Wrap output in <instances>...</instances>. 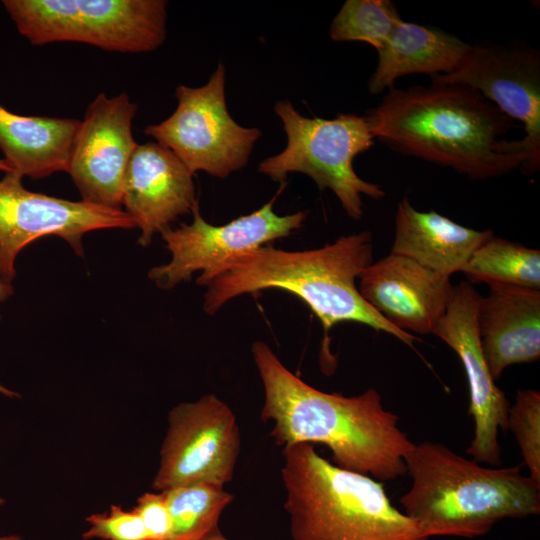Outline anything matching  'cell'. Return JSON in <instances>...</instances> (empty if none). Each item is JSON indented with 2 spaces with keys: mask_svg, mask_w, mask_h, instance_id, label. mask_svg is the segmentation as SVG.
Returning a JSON list of instances; mask_svg holds the SVG:
<instances>
[{
  "mask_svg": "<svg viewBox=\"0 0 540 540\" xmlns=\"http://www.w3.org/2000/svg\"><path fill=\"white\" fill-rule=\"evenodd\" d=\"M287 144L279 154L259 163L258 171L283 183L292 172L309 176L320 190L330 189L346 214L359 220L364 214L362 196L380 199L381 186L360 178L355 157L369 150L374 137L365 116L340 114L333 119L302 116L289 100L276 102Z\"/></svg>",
  "mask_w": 540,
  "mask_h": 540,
  "instance_id": "obj_6",
  "label": "cell"
},
{
  "mask_svg": "<svg viewBox=\"0 0 540 540\" xmlns=\"http://www.w3.org/2000/svg\"><path fill=\"white\" fill-rule=\"evenodd\" d=\"M432 83L471 88L512 120L520 121L525 135L520 140L526 154L524 171L540 165V54L524 47L471 45L452 72L431 77Z\"/></svg>",
  "mask_w": 540,
  "mask_h": 540,
  "instance_id": "obj_12",
  "label": "cell"
},
{
  "mask_svg": "<svg viewBox=\"0 0 540 540\" xmlns=\"http://www.w3.org/2000/svg\"><path fill=\"white\" fill-rule=\"evenodd\" d=\"M479 298L469 282L453 286L447 309L432 334L456 353L467 378L474 435L466 452L478 463L495 466L501 462L499 432L508 430L510 402L496 385L482 350L477 328Z\"/></svg>",
  "mask_w": 540,
  "mask_h": 540,
  "instance_id": "obj_13",
  "label": "cell"
},
{
  "mask_svg": "<svg viewBox=\"0 0 540 540\" xmlns=\"http://www.w3.org/2000/svg\"><path fill=\"white\" fill-rule=\"evenodd\" d=\"M161 492L171 518L168 540H202L218 528L220 515L234 499L223 486L206 482Z\"/></svg>",
  "mask_w": 540,
  "mask_h": 540,
  "instance_id": "obj_22",
  "label": "cell"
},
{
  "mask_svg": "<svg viewBox=\"0 0 540 540\" xmlns=\"http://www.w3.org/2000/svg\"><path fill=\"white\" fill-rule=\"evenodd\" d=\"M0 540H26V539L20 535L11 534V535L0 536Z\"/></svg>",
  "mask_w": 540,
  "mask_h": 540,
  "instance_id": "obj_30",
  "label": "cell"
},
{
  "mask_svg": "<svg viewBox=\"0 0 540 540\" xmlns=\"http://www.w3.org/2000/svg\"><path fill=\"white\" fill-rule=\"evenodd\" d=\"M372 262L369 231L341 236L333 243L304 251L264 245L218 269L207 286L203 309L214 315L235 297L280 289L301 299L320 320L325 334L341 322H357L413 348L419 339L389 323L359 293L356 280Z\"/></svg>",
  "mask_w": 540,
  "mask_h": 540,
  "instance_id": "obj_3",
  "label": "cell"
},
{
  "mask_svg": "<svg viewBox=\"0 0 540 540\" xmlns=\"http://www.w3.org/2000/svg\"><path fill=\"white\" fill-rule=\"evenodd\" d=\"M477 328L492 377L540 357V290L491 285L480 296Z\"/></svg>",
  "mask_w": 540,
  "mask_h": 540,
  "instance_id": "obj_17",
  "label": "cell"
},
{
  "mask_svg": "<svg viewBox=\"0 0 540 540\" xmlns=\"http://www.w3.org/2000/svg\"><path fill=\"white\" fill-rule=\"evenodd\" d=\"M404 463L412 483L402 512L428 539L479 537L500 520L540 513V482L519 465L485 467L431 441L414 444Z\"/></svg>",
  "mask_w": 540,
  "mask_h": 540,
  "instance_id": "obj_4",
  "label": "cell"
},
{
  "mask_svg": "<svg viewBox=\"0 0 540 540\" xmlns=\"http://www.w3.org/2000/svg\"><path fill=\"white\" fill-rule=\"evenodd\" d=\"M133 509L144 524L148 540H168L171 518L163 492L142 494Z\"/></svg>",
  "mask_w": 540,
  "mask_h": 540,
  "instance_id": "obj_26",
  "label": "cell"
},
{
  "mask_svg": "<svg viewBox=\"0 0 540 540\" xmlns=\"http://www.w3.org/2000/svg\"><path fill=\"white\" fill-rule=\"evenodd\" d=\"M401 21L392 1L347 0L331 23L330 37L336 42H365L378 52Z\"/></svg>",
  "mask_w": 540,
  "mask_h": 540,
  "instance_id": "obj_23",
  "label": "cell"
},
{
  "mask_svg": "<svg viewBox=\"0 0 540 540\" xmlns=\"http://www.w3.org/2000/svg\"><path fill=\"white\" fill-rule=\"evenodd\" d=\"M492 233L462 226L434 210L419 211L405 197L397 205L390 253L450 277L461 272L473 251Z\"/></svg>",
  "mask_w": 540,
  "mask_h": 540,
  "instance_id": "obj_18",
  "label": "cell"
},
{
  "mask_svg": "<svg viewBox=\"0 0 540 540\" xmlns=\"http://www.w3.org/2000/svg\"><path fill=\"white\" fill-rule=\"evenodd\" d=\"M283 459L293 540H428L381 481L336 466L310 443L284 447Z\"/></svg>",
  "mask_w": 540,
  "mask_h": 540,
  "instance_id": "obj_5",
  "label": "cell"
},
{
  "mask_svg": "<svg viewBox=\"0 0 540 540\" xmlns=\"http://www.w3.org/2000/svg\"><path fill=\"white\" fill-rule=\"evenodd\" d=\"M197 202L193 174L169 149L152 141L137 145L125 172L122 206L141 230V246Z\"/></svg>",
  "mask_w": 540,
  "mask_h": 540,
  "instance_id": "obj_16",
  "label": "cell"
},
{
  "mask_svg": "<svg viewBox=\"0 0 540 540\" xmlns=\"http://www.w3.org/2000/svg\"><path fill=\"white\" fill-rule=\"evenodd\" d=\"M471 45L442 30L402 20L386 45L368 81V91L380 94L394 87L398 78L410 74L430 77L454 71Z\"/></svg>",
  "mask_w": 540,
  "mask_h": 540,
  "instance_id": "obj_20",
  "label": "cell"
},
{
  "mask_svg": "<svg viewBox=\"0 0 540 540\" xmlns=\"http://www.w3.org/2000/svg\"><path fill=\"white\" fill-rule=\"evenodd\" d=\"M80 120L22 116L0 105V149L13 172L42 179L68 172Z\"/></svg>",
  "mask_w": 540,
  "mask_h": 540,
  "instance_id": "obj_19",
  "label": "cell"
},
{
  "mask_svg": "<svg viewBox=\"0 0 540 540\" xmlns=\"http://www.w3.org/2000/svg\"><path fill=\"white\" fill-rule=\"evenodd\" d=\"M251 352L265 394L260 418L273 422L277 445L324 444L333 464L381 482L406 474L404 455L414 443L376 389L356 396L326 393L286 368L265 342H253Z\"/></svg>",
  "mask_w": 540,
  "mask_h": 540,
  "instance_id": "obj_1",
  "label": "cell"
},
{
  "mask_svg": "<svg viewBox=\"0 0 540 540\" xmlns=\"http://www.w3.org/2000/svg\"><path fill=\"white\" fill-rule=\"evenodd\" d=\"M137 105L122 92H100L87 106L72 146L68 174L82 201L122 209L125 172L137 147L132 121Z\"/></svg>",
  "mask_w": 540,
  "mask_h": 540,
  "instance_id": "obj_14",
  "label": "cell"
},
{
  "mask_svg": "<svg viewBox=\"0 0 540 540\" xmlns=\"http://www.w3.org/2000/svg\"><path fill=\"white\" fill-rule=\"evenodd\" d=\"M508 429L518 443L529 476L540 482V392L518 390L508 412Z\"/></svg>",
  "mask_w": 540,
  "mask_h": 540,
  "instance_id": "obj_24",
  "label": "cell"
},
{
  "mask_svg": "<svg viewBox=\"0 0 540 540\" xmlns=\"http://www.w3.org/2000/svg\"><path fill=\"white\" fill-rule=\"evenodd\" d=\"M12 283L0 278V302L5 301L13 294Z\"/></svg>",
  "mask_w": 540,
  "mask_h": 540,
  "instance_id": "obj_27",
  "label": "cell"
},
{
  "mask_svg": "<svg viewBox=\"0 0 540 540\" xmlns=\"http://www.w3.org/2000/svg\"><path fill=\"white\" fill-rule=\"evenodd\" d=\"M365 118L374 139L390 149L472 179L524 171L526 166L520 140L503 139L515 121L465 86L391 87Z\"/></svg>",
  "mask_w": 540,
  "mask_h": 540,
  "instance_id": "obj_2",
  "label": "cell"
},
{
  "mask_svg": "<svg viewBox=\"0 0 540 540\" xmlns=\"http://www.w3.org/2000/svg\"><path fill=\"white\" fill-rule=\"evenodd\" d=\"M4 503H5V500L2 497H0V506L3 505Z\"/></svg>",
  "mask_w": 540,
  "mask_h": 540,
  "instance_id": "obj_32",
  "label": "cell"
},
{
  "mask_svg": "<svg viewBox=\"0 0 540 540\" xmlns=\"http://www.w3.org/2000/svg\"><path fill=\"white\" fill-rule=\"evenodd\" d=\"M0 171H3L5 173L7 172H13L11 167L5 162V160H0Z\"/></svg>",
  "mask_w": 540,
  "mask_h": 540,
  "instance_id": "obj_31",
  "label": "cell"
},
{
  "mask_svg": "<svg viewBox=\"0 0 540 540\" xmlns=\"http://www.w3.org/2000/svg\"><path fill=\"white\" fill-rule=\"evenodd\" d=\"M461 272L471 284L540 290V251L492 233L473 251Z\"/></svg>",
  "mask_w": 540,
  "mask_h": 540,
  "instance_id": "obj_21",
  "label": "cell"
},
{
  "mask_svg": "<svg viewBox=\"0 0 540 540\" xmlns=\"http://www.w3.org/2000/svg\"><path fill=\"white\" fill-rule=\"evenodd\" d=\"M0 393L10 398L20 397V395L17 392L10 390L2 386L1 384H0Z\"/></svg>",
  "mask_w": 540,
  "mask_h": 540,
  "instance_id": "obj_29",
  "label": "cell"
},
{
  "mask_svg": "<svg viewBox=\"0 0 540 540\" xmlns=\"http://www.w3.org/2000/svg\"><path fill=\"white\" fill-rule=\"evenodd\" d=\"M22 176L7 172L0 180V278L12 283L20 251L39 238H63L83 255L82 237L101 229L136 228L123 209L70 201L27 190Z\"/></svg>",
  "mask_w": 540,
  "mask_h": 540,
  "instance_id": "obj_11",
  "label": "cell"
},
{
  "mask_svg": "<svg viewBox=\"0 0 540 540\" xmlns=\"http://www.w3.org/2000/svg\"><path fill=\"white\" fill-rule=\"evenodd\" d=\"M274 200L275 197L258 210L220 226L202 217L198 201L191 212V224L169 226L160 232L171 259L153 267L149 279L159 288L171 289L201 271L196 283L207 287L218 269L230 259L301 229L308 213L298 211L280 216L273 209Z\"/></svg>",
  "mask_w": 540,
  "mask_h": 540,
  "instance_id": "obj_9",
  "label": "cell"
},
{
  "mask_svg": "<svg viewBox=\"0 0 540 540\" xmlns=\"http://www.w3.org/2000/svg\"><path fill=\"white\" fill-rule=\"evenodd\" d=\"M175 97V111L164 121L146 126L145 135L169 149L191 174L202 171L226 178L247 165L262 133L241 126L229 114L222 63L206 84L178 85Z\"/></svg>",
  "mask_w": 540,
  "mask_h": 540,
  "instance_id": "obj_8",
  "label": "cell"
},
{
  "mask_svg": "<svg viewBox=\"0 0 540 540\" xmlns=\"http://www.w3.org/2000/svg\"><path fill=\"white\" fill-rule=\"evenodd\" d=\"M358 279L362 298L389 323L410 334H432L453 291L450 277L393 253L372 262Z\"/></svg>",
  "mask_w": 540,
  "mask_h": 540,
  "instance_id": "obj_15",
  "label": "cell"
},
{
  "mask_svg": "<svg viewBox=\"0 0 540 540\" xmlns=\"http://www.w3.org/2000/svg\"><path fill=\"white\" fill-rule=\"evenodd\" d=\"M240 445L235 414L215 394L180 403L168 413L152 487L158 492L202 482L224 487L233 478Z\"/></svg>",
  "mask_w": 540,
  "mask_h": 540,
  "instance_id": "obj_10",
  "label": "cell"
},
{
  "mask_svg": "<svg viewBox=\"0 0 540 540\" xmlns=\"http://www.w3.org/2000/svg\"><path fill=\"white\" fill-rule=\"evenodd\" d=\"M85 520L89 527L82 537L87 540H148L144 524L134 509L111 505L109 510L91 514Z\"/></svg>",
  "mask_w": 540,
  "mask_h": 540,
  "instance_id": "obj_25",
  "label": "cell"
},
{
  "mask_svg": "<svg viewBox=\"0 0 540 540\" xmlns=\"http://www.w3.org/2000/svg\"><path fill=\"white\" fill-rule=\"evenodd\" d=\"M33 45L79 42L110 52L146 53L167 34L165 0H4Z\"/></svg>",
  "mask_w": 540,
  "mask_h": 540,
  "instance_id": "obj_7",
  "label": "cell"
},
{
  "mask_svg": "<svg viewBox=\"0 0 540 540\" xmlns=\"http://www.w3.org/2000/svg\"><path fill=\"white\" fill-rule=\"evenodd\" d=\"M202 540H230L228 538H226L220 531L219 529H215L214 531H212L210 534H208L205 538H203Z\"/></svg>",
  "mask_w": 540,
  "mask_h": 540,
  "instance_id": "obj_28",
  "label": "cell"
}]
</instances>
